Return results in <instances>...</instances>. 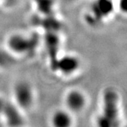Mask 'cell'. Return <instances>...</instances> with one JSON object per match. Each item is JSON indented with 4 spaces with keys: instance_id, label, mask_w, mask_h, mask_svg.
<instances>
[{
    "instance_id": "cell-1",
    "label": "cell",
    "mask_w": 127,
    "mask_h": 127,
    "mask_svg": "<svg viewBox=\"0 0 127 127\" xmlns=\"http://www.w3.org/2000/svg\"><path fill=\"white\" fill-rule=\"evenodd\" d=\"M123 119L121 99L119 93L113 88H106L102 93L100 109L95 119L99 127H119Z\"/></svg>"
},
{
    "instance_id": "cell-2",
    "label": "cell",
    "mask_w": 127,
    "mask_h": 127,
    "mask_svg": "<svg viewBox=\"0 0 127 127\" xmlns=\"http://www.w3.org/2000/svg\"><path fill=\"white\" fill-rule=\"evenodd\" d=\"M42 45L38 32H14L6 39V50L14 57L30 58L36 55Z\"/></svg>"
},
{
    "instance_id": "cell-3",
    "label": "cell",
    "mask_w": 127,
    "mask_h": 127,
    "mask_svg": "<svg viewBox=\"0 0 127 127\" xmlns=\"http://www.w3.org/2000/svg\"><path fill=\"white\" fill-rule=\"evenodd\" d=\"M117 12V0H92L85 9L83 19L88 27L98 28Z\"/></svg>"
},
{
    "instance_id": "cell-4",
    "label": "cell",
    "mask_w": 127,
    "mask_h": 127,
    "mask_svg": "<svg viewBox=\"0 0 127 127\" xmlns=\"http://www.w3.org/2000/svg\"><path fill=\"white\" fill-rule=\"evenodd\" d=\"M12 101L26 112L31 110L36 103L37 94L34 86L26 80H19L12 88Z\"/></svg>"
},
{
    "instance_id": "cell-5",
    "label": "cell",
    "mask_w": 127,
    "mask_h": 127,
    "mask_svg": "<svg viewBox=\"0 0 127 127\" xmlns=\"http://www.w3.org/2000/svg\"><path fill=\"white\" fill-rule=\"evenodd\" d=\"M82 65V59L76 54L60 53L50 67L61 77L71 78L80 72Z\"/></svg>"
},
{
    "instance_id": "cell-6",
    "label": "cell",
    "mask_w": 127,
    "mask_h": 127,
    "mask_svg": "<svg viewBox=\"0 0 127 127\" xmlns=\"http://www.w3.org/2000/svg\"><path fill=\"white\" fill-rule=\"evenodd\" d=\"M24 113L12 100L0 95V120L6 125L11 127L24 126Z\"/></svg>"
},
{
    "instance_id": "cell-7",
    "label": "cell",
    "mask_w": 127,
    "mask_h": 127,
    "mask_svg": "<svg viewBox=\"0 0 127 127\" xmlns=\"http://www.w3.org/2000/svg\"><path fill=\"white\" fill-rule=\"evenodd\" d=\"M64 107L74 115L83 112L88 107V97L86 93L79 88L69 89L64 94Z\"/></svg>"
},
{
    "instance_id": "cell-8",
    "label": "cell",
    "mask_w": 127,
    "mask_h": 127,
    "mask_svg": "<svg viewBox=\"0 0 127 127\" xmlns=\"http://www.w3.org/2000/svg\"><path fill=\"white\" fill-rule=\"evenodd\" d=\"M53 127H71L74 124V114L65 107L55 109L49 118Z\"/></svg>"
},
{
    "instance_id": "cell-9",
    "label": "cell",
    "mask_w": 127,
    "mask_h": 127,
    "mask_svg": "<svg viewBox=\"0 0 127 127\" xmlns=\"http://www.w3.org/2000/svg\"><path fill=\"white\" fill-rule=\"evenodd\" d=\"M32 2L37 16H48L57 14L55 0H32Z\"/></svg>"
},
{
    "instance_id": "cell-10",
    "label": "cell",
    "mask_w": 127,
    "mask_h": 127,
    "mask_svg": "<svg viewBox=\"0 0 127 127\" xmlns=\"http://www.w3.org/2000/svg\"><path fill=\"white\" fill-rule=\"evenodd\" d=\"M14 58L6 50H0V68L8 67L12 64Z\"/></svg>"
},
{
    "instance_id": "cell-11",
    "label": "cell",
    "mask_w": 127,
    "mask_h": 127,
    "mask_svg": "<svg viewBox=\"0 0 127 127\" xmlns=\"http://www.w3.org/2000/svg\"><path fill=\"white\" fill-rule=\"evenodd\" d=\"M117 12L126 15L127 12V0H117Z\"/></svg>"
},
{
    "instance_id": "cell-12",
    "label": "cell",
    "mask_w": 127,
    "mask_h": 127,
    "mask_svg": "<svg viewBox=\"0 0 127 127\" xmlns=\"http://www.w3.org/2000/svg\"><path fill=\"white\" fill-rule=\"evenodd\" d=\"M18 0H0V4L4 5L5 6H14Z\"/></svg>"
},
{
    "instance_id": "cell-13",
    "label": "cell",
    "mask_w": 127,
    "mask_h": 127,
    "mask_svg": "<svg viewBox=\"0 0 127 127\" xmlns=\"http://www.w3.org/2000/svg\"><path fill=\"white\" fill-rule=\"evenodd\" d=\"M66 1H74L76 0H66Z\"/></svg>"
}]
</instances>
